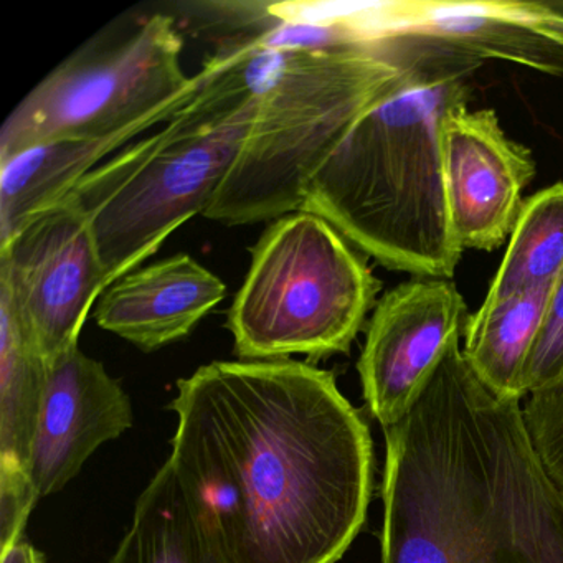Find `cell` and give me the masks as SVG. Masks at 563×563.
I'll list each match as a JSON object with an SVG mask.
<instances>
[{
  "instance_id": "cell-9",
  "label": "cell",
  "mask_w": 563,
  "mask_h": 563,
  "mask_svg": "<svg viewBox=\"0 0 563 563\" xmlns=\"http://www.w3.org/2000/svg\"><path fill=\"white\" fill-rule=\"evenodd\" d=\"M467 318L450 279L413 278L378 299L357 368L365 404L384 430L410 407L444 349L463 335Z\"/></svg>"
},
{
  "instance_id": "cell-11",
  "label": "cell",
  "mask_w": 563,
  "mask_h": 563,
  "mask_svg": "<svg viewBox=\"0 0 563 563\" xmlns=\"http://www.w3.org/2000/svg\"><path fill=\"white\" fill-rule=\"evenodd\" d=\"M133 423V404L120 380L80 344L48 361L31 460L38 499L64 489L101 444L117 440Z\"/></svg>"
},
{
  "instance_id": "cell-12",
  "label": "cell",
  "mask_w": 563,
  "mask_h": 563,
  "mask_svg": "<svg viewBox=\"0 0 563 563\" xmlns=\"http://www.w3.org/2000/svg\"><path fill=\"white\" fill-rule=\"evenodd\" d=\"M375 19L382 37L417 35L563 77V34L547 2H380Z\"/></svg>"
},
{
  "instance_id": "cell-17",
  "label": "cell",
  "mask_w": 563,
  "mask_h": 563,
  "mask_svg": "<svg viewBox=\"0 0 563 563\" xmlns=\"http://www.w3.org/2000/svg\"><path fill=\"white\" fill-rule=\"evenodd\" d=\"M111 563H227L167 461L141 493L131 529Z\"/></svg>"
},
{
  "instance_id": "cell-22",
  "label": "cell",
  "mask_w": 563,
  "mask_h": 563,
  "mask_svg": "<svg viewBox=\"0 0 563 563\" xmlns=\"http://www.w3.org/2000/svg\"><path fill=\"white\" fill-rule=\"evenodd\" d=\"M547 4H549V2H547ZM553 11H555V9H553ZM556 14H559V29H560V32H562L563 34V14L562 12H559V11H555Z\"/></svg>"
},
{
  "instance_id": "cell-14",
  "label": "cell",
  "mask_w": 563,
  "mask_h": 563,
  "mask_svg": "<svg viewBox=\"0 0 563 563\" xmlns=\"http://www.w3.org/2000/svg\"><path fill=\"white\" fill-rule=\"evenodd\" d=\"M225 295L219 276L179 253L108 286L95 305V319L104 331L153 352L189 335Z\"/></svg>"
},
{
  "instance_id": "cell-8",
  "label": "cell",
  "mask_w": 563,
  "mask_h": 563,
  "mask_svg": "<svg viewBox=\"0 0 563 563\" xmlns=\"http://www.w3.org/2000/svg\"><path fill=\"white\" fill-rule=\"evenodd\" d=\"M107 278L88 220L64 199L0 245V296L48 361L80 344Z\"/></svg>"
},
{
  "instance_id": "cell-1",
  "label": "cell",
  "mask_w": 563,
  "mask_h": 563,
  "mask_svg": "<svg viewBox=\"0 0 563 563\" xmlns=\"http://www.w3.org/2000/svg\"><path fill=\"white\" fill-rule=\"evenodd\" d=\"M173 466L227 563H335L367 519L374 446L335 375L217 361L177 382Z\"/></svg>"
},
{
  "instance_id": "cell-7",
  "label": "cell",
  "mask_w": 563,
  "mask_h": 563,
  "mask_svg": "<svg viewBox=\"0 0 563 563\" xmlns=\"http://www.w3.org/2000/svg\"><path fill=\"white\" fill-rule=\"evenodd\" d=\"M173 14L150 15L126 38L78 52L48 74L0 131V161L54 141L117 133L194 84Z\"/></svg>"
},
{
  "instance_id": "cell-20",
  "label": "cell",
  "mask_w": 563,
  "mask_h": 563,
  "mask_svg": "<svg viewBox=\"0 0 563 563\" xmlns=\"http://www.w3.org/2000/svg\"><path fill=\"white\" fill-rule=\"evenodd\" d=\"M522 410L537 453L563 487V384L530 395Z\"/></svg>"
},
{
  "instance_id": "cell-21",
  "label": "cell",
  "mask_w": 563,
  "mask_h": 563,
  "mask_svg": "<svg viewBox=\"0 0 563 563\" xmlns=\"http://www.w3.org/2000/svg\"><path fill=\"white\" fill-rule=\"evenodd\" d=\"M0 563H45V560L34 545L22 540L18 545L0 555Z\"/></svg>"
},
{
  "instance_id": "cell-15",
  "label": "cell",
  "mask_w": 563,
  "mask_h": 563,
  "mask_svg": "<svg viewBox=\"0 0 563 563\" xmlns=\"http://www.w3.org/2000/svg\"><path fill=\"white\" fill-rule=\"evenodd\" d=\"M209 75L210 68L203 64L184 93L117 133L54 141L0 161V245L9 242L32 217L62 202L80 180L118 151L153 128L163 126L200 93Z\"/></svg>"
},
{
  "instance_id": "cell-2",
  "label": "cell",
  "mask_w": 563,
  "mask_h": 563,
  "mask_svg": "<svg viewBox=\"0 0 563 563\" xmlns=\"http://www.w3.org/2000/svg\"><path fill=\"white\" fill-rule=\"evenodd\" d=\"M461 338L384 430L382 563H563V487Z\"/></svg>"
},
{
  "instance_id": "cell-13",
  "label": "cell",
  "mask_w": 563,
  "mask_h": 563,
  "mask_svg": "<svg viewBox=\"0 0 563 563\" xmlns=\"http://www.w3.org/2000/svg\"><path fill=\"white\" fill-rule=\"evenodd\" d=\"M47 385V358L0 296V555L22 542L38 496L31 460Z\"/></svg>"
},
{
  "instance_id": "cell-18",
  "label": "cell",
  "mask_w": 563,
  "mask_h": 563,
  "mask_svg": "<svg viewBox=\"0 0 563 563\" xmlns=\"http://www.w3.org/2000/svg\"><path fill=\"white\" fill-rule=\"evenodd\" d=\"M563 272V183L523 200L486 299L549 288Z\"/></svg>"
},
{
  "instance_id": "cell-10",
  "label": "cell",
  "mask_w": 563,
  "mask_h": 563,
  "mask_svg": "<svg viewBox=\"0 0 563 563\" xmlns=\"http://www.w3.org/2000/svg\"><path fill=\"white\" fill-rule=\"evenodd\" d=\"M451 229L461 249L494 252L516 227L523 190L537 174L529 147L510 140L496 111L460 104L443 128Z\"/></svg>"
},
{
  "instance_id": "cell-19",
  "label": "cell",
  "mask_w": 563,
  "mask_h": 563,
  "mask_svg": "<svg viewBox=\"0 0 563 563\" xmlns=\"http://www.w3.org/2000/svg\"><path fill=\"white\" fill-rule=\"evenodd\" d=\"M563 384V272L547 296L545 312L523 371L527 397Z\"/></svg>"
},
{
  "instance_id": "cell-4",
  "label": "cell",
  "mask_w": 563,
  "mask_h": 563,
  "mask_svg": "<svg viewBox=\"0 0 563 563\" xmlns=\"http://www.w3.org/2000/svg\"><path fill=\"white\" fill-rule=\"evenodd\" d=\"M233 55L256 100L255 120L203 217L225 223L298 212L306 189L352 124L387 97L417 58L423 37L390 35L367 47L268 51L216 38Z\"/></svg>"
},
{
  "instance_id": "cell-16",
  "label": "cell",
  "mask_w": 563,
  "mask_h": 563,
  "mask_svg": "<svg viewBox=\"0 0 563 563\" xmlns=\"http://www.w3.org/2000/svg\"><path fill=\"white\" fill-rule=\"evenodd\" d=\"M549 288L484 299L464 325L463 355L487 388L522 401L523 371L542 324Z\"/></svg>"
},
{
  "instance_id": "cell-3",
  "label": "cell",
  "mask_w": 563,
  "mask_h": 563,
  "mask_svg": "<svg viewBox=\"0 0 563 563\" xmlns=\"http://www.w3.org/2000/svg\"><path fill=\"white\" fill-rule=\"evenodd\" d=\"M483 60L423 37L400 84L368 108L319 167L301 210L318 213L384 268L453 278L443 128L467 104Z\"/></svg>"
},
{
  "instance_id": "cell-5",
  "label": "cell",
  "mask_w": 563,
  "mask_h": 563,
  "mask_svg": "<svg viewBox=\"0 0 563 563\" xmlns=\"http://www.w3.org/2000/svg\"><path fill=\"white\" fill-rule=\"evenodd\" d=\"M206 65L209 80L190 103L156 133L118 151L65 197L88 220L108 286L206 213L245 144L255 97L229 52L217 48Z\"/></svg>"
},
{
  "instance_id": "cell-6",
  "label": "cell",
  "mask_w": 563,
  "mask_h": 563,
  "mask_svg": "<svg viewBox=\"0 0 563 563\" xmlns=\"http://www.w3.org/2000/svg\"><path fill=\"white\" fill-rule=\"evenodd\" d=\"M382 285L364 253L308 210L276 219L252 250L227 328L242 361L347 354Z\"/></svg>"
}]
</instances>
